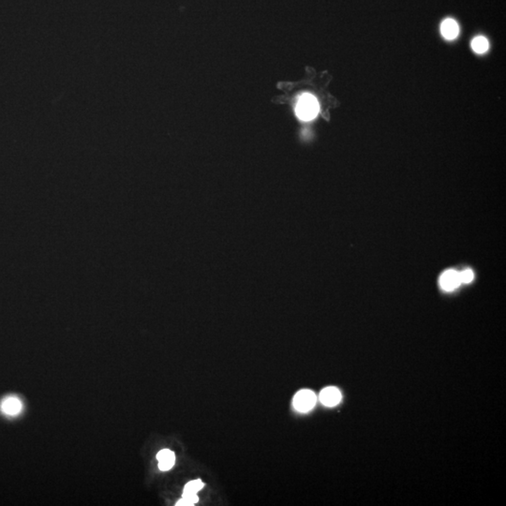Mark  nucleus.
<instances>
[{"label":"nucleus","mask_w":506,"mask_h":506,"mask_svg":"<svg viewBox=\"0 0 506 506\" xmlns=\"http://www.w3.org/2000/svg\"><path fill=\"white\" fill-rule=\"evenodd\" d=\"M489 40L483 36H478L474 38L472 41V48L476 54H485L489 50Z\"/></svg>","instance_id":"6e6552de"},{"label":"nucleus","mask_w":506,"mask_h":506,"mask_svg":"<svg viewBox=\"0 0 506 506\" xmlns=\"http://www.w3.org/2000/svg\"><path fill=\"white\" fill-rule=\"evenodd\" d=\"M320 401L325 406H335L339 404V401H341V393L338 388L329 386L322 390L320 394Z\"/></svg>","instance_id":"20e7f679"},{"label":"nucleus","mask_w":506,"mask_h":506,"mask_svg":"<svg viewBox=\"0 0 506 506\" xmlns=\"http://www.w3.org/2000/svg\"><path fill=\"white\" fill-rule=\"evenodd\" d=\"M461 283L459 273L455 270L445 271L439 278V285L445 291H453Z\"/></svg>","instance_id":"7ed1b4c3"},{"label":"nucleus","mask_w":506,"mask_h":506,"mask_svg":"<svg viewBox=\"0 0 506 506\" xmlns=\"http://www.w3.org/2000/svg\"><path fill=\"white\" fill-rule=\"evenodd\" d=\"M293 404L298 412H310L316 404V395L312 390H300L295 394Z\"/></svg>","instance_id":"f03ea898"},{"label":"nucleus","mask_w":506,"mask_h":506,"mask_svg":"<svg viewBox=\"0 0 506 506\" xmlns=\"http://www.w3.org/2000/svg\"><path fill=\"white\" fill-rule=\"evenodd\" d=\"M21 409H22V403L16 398H9L2 403V411L10 415H14L19 413Z\"/></svg>","instance_id":"0eeeda50"},{"label":"nucleus","mask_w":506,"mask_h":506,"mask_svg":"<svg viewBox=\"0 0 506 506\" xmlns=\"http://www.w3.org/2000/svg\"><path fill=\"white\" fill-rule=\"evenodd\" d=\"M319 103L312 94H303L299 98L296 105V116L304 121H310L317 117Z\"/></svg>","instance_id":"f257e3e1"},{"label":"nucleus","mask_w":506,"mask_h":506,"mask_svg":"<svg viewBox=\"0 0 506 506\" xmlns=\"http://www.w3.org/2000/svg\"><path fill=\"white\" fill-rule=\"evenodd\" d=\"M157 459L159 461V468L161 471L166 472L172 469L175 462L174 453L169 449H163L160 451L157 455Z\"/></svg>","instance_id":"423d86ee"},{"label":"nucleus","mask_w":506,"mask_h":506,"mask_svg":"<svg viewBox=\"0 0 506 506\" xmlns=\"http://www.w3.org/2000/svg\"><path fill=\"white\" fill-rule=\"evenodd\" d=\"M204 483L201 481L200 479L190 481L184 488L183 495H192L197 494L198 491H200L204 488Z\"/></svg>","instance_id":"1a4fd4ad"},{"label":"nucleus","mask_w":506,"mask_h":506,"mask_svg":"<svg viewBox=\"0 0 506 506\" xmlns=\"http://www.w3.org/2000/svg\"><path fill=\"white\" fill-rule=\"evenodd\" d=\"M198 501H199V497L197 496V494H192V495H183V498H182L180 501H178V502H177V505H194L196 502H198Z\"/></svg>","instance_id":"9d476101"},{"label":"nucleus","mask_w":506,"mask_h":506,"mask_svg":"<svg viewBox=\"0 0 506 506\" xmlns=\"http://www.w3.org/2000/svg\"><path fill=\"white\" fill-rule=\"evenodd\" d=\"M441 32L445 39L453 40L459 34V27L454 19L447 18L441 25Z\"/></svg>","instance_id":"39448f33"},{"label":"nucleus","mask_w":506,"mask_h":506,"mask_svg":"<svg viewBox=\"0 0 506 506\" xmlns=\"http://www.w3.org/2000/svg\"><path fill=\"white\" fill-rule=\"evenodd\" d=\"M459 277H460L461 283H470L471 281H473L474 274L471 269H467V270H464L461 273H459Z\"/></svg>","instance_id":"9b49d317"}]
</instances>
